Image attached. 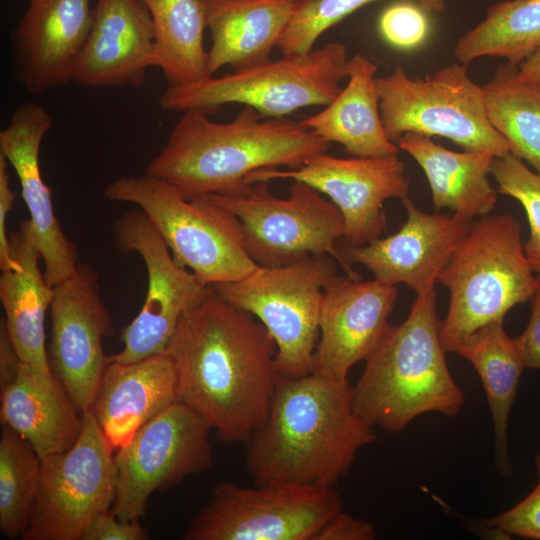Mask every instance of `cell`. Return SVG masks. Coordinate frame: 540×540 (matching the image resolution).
<instances>
[{
	"instance_id": "6da1fadb",
	"label": "cell",
	"mask_w": 540,
	"mask_h": 540,
	"mask_svg": "<svg viewBox=\"0 0 540 540\" xmlns=\"http://www.w3.org/2000/svg\"><path fill=\"white\" fill-rule=\"evenodd\" d=\"M276 351L256 317L213 289L182 317L166 349L177 373L178 401L228 444L246 443L266 420L278 377Z\"/></svg>"
},
{
	"instance_id": "7a4b0ae2",
	"label": "cell",
	"mask_w": 540,
	"mask_h": 540,
	"mask_svg": "<svg viewBox=\"0 0 540 540\" xmlns=\"http://www.w3.org/2000/svg\"><path fill=\"white\" fill-rule=\"evenodd\" d=\"M376 438L353 408L348 379L278 375L268 416L245 443V465L255 484L333 487Z\"/></svg>"
},
{
	"instance_id": "3957f363",
	"label": "cell",
	"mask_w": 540,
	"mask_h": 540,
	"mask_svg": "<svg viewBox=\"0 0 540 540\" xmlns=\"http://www.w3.org/2000/svg\"><path fill=\"white\" fill-rule=\"evenodd\" d=\"M209 116L197 109L182 112L166 144L146 167L145 173L187 199L238 193L253 172L297 169L331 144L300 121L263 118L250 106L226 123Z\"/></svg>"
},
{
	"instance_id": "277c9868",
	"label": "cell",
	"mask_w": 540,
	"mask_h": 540,
	"mask_svg": "<svg viewBox=\"0 0 540 540\" xmlns=\"http://www.w3.org/2000/svg\"><path fill=\"white\" fill-rule=\"evenodd\" d=\"M440 325L436 291L417 295L407 318L365 360L353 408L368 425L397 433L425 413H460L465 394L448 368Z\"/></svg>"
},
{
	"instance_id": "5b68a950",
	"label": "cell",
	"mask_w": 540,
	"mask_h": 540,
	"mask_svg": "<svg viewBox=\"0 0 540 540\" xmlns=\"http://www.w3.org/2000/svg\"><path fill=\"white\" fill-rule=\"evenodd\" d=\"M437 281L450 291L440 325L446 352L479 328L503 322L509 310L531 299L539 284L525 255L521 224L510 214L472 221Z\"/></svg>"
},
{
	"instance_id": "8992f818",
	"label": "cell",
	"mask_w": 540,
	"mask_h": 540,
	"mask_svg": "<svg viewBox=\"0 0 540 540\" xmlns=\"http://www.w3.org/2000/svg\"><path fill=\"white\" fill-rule=\"evenodd\" d=\"M103 194L108 200L138 206L174 260L204 286L239 280L259 267L246 251L240 220L205 196L187 199L147 173L118 178Z\"/></svg>"
},
{
	"instance_id": "52a82bcc",
	"label": "cell",
	"mask_w": 540,
	"mask_h": 540,
	"mask_svg": "<svg viewBox=\"0 0 540 540\" xmlns=\"http://www.w3.org/2000/svg\"><path fill=\"white\" fill-rule=\"evenodd\" d=\"M347 63L346 46L330 42L243 71L168 86L158 105L166 111L197 109L212 115L225 104L239 103L263 118H281L304 107L330 104L347 78Z\"/></svg>"
},
{
	"instance_id": "ba28073f",
	"label": "cell",
	"mask_w": 540,
	"mask_h": 540,
	"mask_svg": "<svg viewBox=\"0 0 540 540\" xmlns=\"http://www.w3.org/2000/svg\"><path fill=\"white\" fill-rule=\"evenodd\" d=\"M336 262L327 254L311 255L284 266H259L211 288L265 326L276 344L278 375L303 377L313 371L324 290L338 276Z\"/></svg>"
},
{
	"instance_id": "9c48e42d",
	"label": "cell",
	"mask_w": 540,
	"mask_h": 540,
	"mask_svg": "<svg viewBox=\"0 0 540 540\" xmlns=\"http://www.w3.org/2000/svg\"><path fill=\"white\" fill-rule=\"evenodd\" d=\"M382 124L397 145L407 132L448 138L466 151H485L495 157L510 153L506 139L491 124L485 90L454 63L425 79H411L400 66L376 77Z\"/></svg>"
},
{
	"instance_id": "30bf717a",
	"label": "cell",
	"mask_w": 540,
	"mask_h": 540,
	"mask_svg": "<svg viewBox=\"0 0 540 540\" xmlns=\"http://www.w3.org/2000/svg\"><path fill=\"white\" fill-rule=\"evenodd\" d=\"M241 222L245 248L261 267H279L311 255L333 257L346 275L361 279L337 247L346 226L339 208L311 185L293 180L289 197L275 196L269 182H255L235 194L205 195Z\"/></svg>"
},
{
	"instance_id": "8fae6325",
	"label": "cell",
	"mask_w": 540,
	"mask_h": 540,
	"mask_svg": "<svg viewBox=\"0 0 540 540\" xmlns=\"http://www.w3.org/2000/svg\"><path fill=\"white\" fill-rule=\"evenodd\" d=\"M216 484L189 521L184 540H313L343 510L333 487L290 483Z\"/></svg>"
},
{
	"instance_id": "7c38bea8",
	"label": "cell",
	"mask_w": 540,
	"mask_h": 540,
	"mask_svg": "<svg viewBox=\"0 0 540 540\" xmlns=\"http://www.w3.org/2000/svg\"><path fill=\"white\" fill-rule=\"evenodd\" d=\"M211 429L180 401L142 426L114 455L117 481L111 511L124 520H140L153 493L210 469Z\"/></svg>"
},
{
	"instance_id": "4fadbf2b",
	"label": "cell",
	"mask_w": 540,
	"mask_h": 540,
	"mask_svg": "<svg viewBox=\"0 0 540 540\" xmlns=\"http://www.w3.org/2000/svg\"><path fill=\"white\" fill-rule=\"evenodd\" d=\"M68 450L41 460L40 481L23 540H81L90 521L112 507L117 481L113 448L92 411Z\"/></svg>"
},
{
	"instance_id": "5bb4252c",
	"label": "cell",
	"mask_w": 540,
	"mask_h": 540,
	"mask_svg": "<svg viewBox=\"0 0 540 540\" xmlns=\"http://www.w3.org/2000/svg\"><path fill=\"white\" fill-rule=\"evenodd\" d=\"M113 241L122 254L137 253L148 279L146 297L136 317L121 330L123 348L110 361L130 363L166 352L182 317L201 304L212 288L202 285L173 258L166 242L141 209L113 222Z\"/></svg>"
},
{
	"instance_id": "9a60e30c",
	"label": "cell",
	"mask_w": 540,
	"mask_h": 540,
	"mask_svg": "<svg viewBox=\"0 0 540 540\" xmlns=\"http://www.w3.org/2000/svg\"><path fill=\"white\" fill-rule=\"evenodd\" d=\"M305 182L339 208L345 220L347 245L359 246L381 236L386 228L384 202L409 198L406 167L396 155L338 158L316 154L297 169H262L250 174L246 183L273 180Z\"/></svg>"
},
{
	"instance_id": "2e32d148",
	"label": "cell",
	"mask_w": 540,
	"mask_h": 540,
	"mask_svg": "<svg viewBox=\"0 0 540 540\" xmlns=\"http://www.w3.org/2000/svg\"><path fill=\"white\" fill-rule=\"evenodd\" d=\"M50 317L51 369L83 412L90 409L110 362L103 340L114 332L92 266L78 263L70 277L53 286Z\"/></svg>"
},
{
	"instance_id": "e0dca14e",
	"label": "cell",
	"mask_w": 540,
	"mask_h": 540,
	"mask_svg": "<svg viewBox=\"0 0 540 540\" xmlns=\"http://www.w3.org/2000/svg\"><path fill=\"white\" fill-rule=\"evenodd\" d=\"M397 286L337 276L324 290L312 373L345 380L377 348L390 325Z\"/></svg>"
},
{
	"instance_id": "ac0fdd59",
	"label": "cell",
	"mask_w": 540,
	"mask_h": 540,
	"mask_svg": "<svg viewBox=\"0 0 540 540\" xmlns=\"http://www.w3.org/2000/svg\"><path fill=\"white\" fill-rule=\"evenodd\" d=\"M407 219L394 234L359 246L339 248L344 260L369 269L374 279L397 286L403 283L417 295L435 291V283L472 221L419 210L402 201Z\"/></svg>"
},
{
	"instance_id": "d6986e66",
	"label": "cell",
	"mask_w": 540,
	"mask_h": 540,
	"mask_svg": "<svg viewBox=\"0 0 540 540\" xmlns=\"http://www.w3.org/2000/svg\"><path fill=\"white\" fill-rule=\"evenodd\" d=\"M92 17L91 0H28L10 34L13 75L28 93L72 81Z\"/></svg>"
},
{
	"instance_id": "ffe728a7",
	"label": "cell",
	"mask_w": 540,
	"mask_h": 540,
	"mask_svg": "<svg viewBox=\"0 0 540 540\" xmlns=\"http://www.w3.org/2000/svg\"><path fill=\"white\" fill-rule=\"evenodd\" d=\"M53 117L39 103L25 102L12 112L0 131V153L13 167L30 214L34 239L44 262V277L53 287L70 277L78 265V249L55 215L51 191L42 179L39 154Z\"/></svg>"
},
{
	"instance_id": "44dd1931",
	"label": "cell",
	"mask_w": 540,
	"mask_h": 540,
	"mask_svg": "<svg viewBox=\"0 0 540 540\" xmlns=\"http://www.w3.org/2000/svg\"><path fill=\"white\" fill-rule=\"evenodd\" d=\"M157 67L155 33L142 0H97L72 81L87 88L141 87Z\"/></svg>"
},
{
	"instance_id": "7402d4cb",
	"label": "cell",
	"mask_w": 540,
	"mask_h": 540,
	"mask_svg": "<svg viewBox=\"0 0 540 540\" xmlns=\"http://www.w3.org/2000/svg\"><path fill=\"white\" fill-rule=\"evenodd\" d=\"M178 401L177 373L167 352L139 361H110L90 407L113 449Z\"/></svg>"
},
{
	"instance_id": "603a6c76",
	"label": "cell",
	"mask_w": 540,
	"mask_h": 540,
	"mask_svg": "<svg viewBox=\"0 0 540 540\" xmlns=\"http://www.w3.org/2000/svg\"><path fill=\"white\" fill-rule=\"evenodd\" d=\"M300 0H204L211 46L206 77L229 65L243 71L271 61Z\"/></svg>"
},
{
	"instance_id": "cb8c5ba5",
	"label": "cell",
	"mask_w": 540,
	"mask_h": 540,
	"mask_svg": "<svg viewBox=\"0 0 540 540\" xmlns=\"http://www.w3.org/2000/svg\"><path fill=\"white\" fill-rule=\"evenodd\" d=\"M0 421L24 438L40 459L70 449L82 429V412L53 374L21 363L16 379L0 393Z\"/></svg>"
},
{
	"instance_id": "d4e9b609",
	"label": "cell",
	"mask_w": 540,
	"mask_h": 540,
	"mask_svg": "<svg viewBox=\"0 0 540 540\" xmlns=\"http://www.w3.org/2000/svg\"><path fill=\"white\" fill-rule=\"evenodd\" d=\"M15 267L3 271L0 277V300L5 311V323L20 359L43 375L53 371L45 347V316L50 308L53 287L40 270L31 222L19 223L9 235Z\"/></svg>"
},
{
	"instance_id": "484cf974",
	"label": "cell",
	"mask_w": 540,
	"mask_h": 540,
	"mask_svg": "<svg viewBox=\"0 0 540 540\" xmlns=\"http://www.w3.org/2000/svg\"><path fill=\"white\" fill-rule=\"evenodd\" d=\"M423 169L435 209L447 208L472 221L490 214L497 203V190L489 175L495 156L485 151L455 152L429 136L407 132L397 142Z\"/></svg>"
},
{
	"instance_id": "4316f807",
	"label": "cell",
	"mask_w": 540,
	"mask_h": 540,
	"mask_svg": "<svg viewBox=\"0 0 540 540\" xmlns=\"http://www.w3.org/2000/svg\"><path fill=\"white\" fill-rule=\"evenodd\" d=\"M376 65L355 54L347 63L348 83L320 112L301 124L328 142L341 144L354 157L396 155L398 146L386 135L375 87Z\"/></svg>"
},
{
	"instance_id": "83f0119b",
	"label": "cell",
	"mask_w": 540,
	"mask_h": 540,
	"mask_svg": "<svg viewBox=\"0 0 540 540\" xmlns=\"http://www.w3.org/2000/svg\"><path fill=\"white\" fill-rule=\"evenodd\" d=\"M453 353L470 362L481 379L493 420L495 466L502 475H510L508 423L525 369L515 339L507 335L503 322H493L465 338Z\"/></svg>"
},
{
	"instance_id": "f1b7e54d",
	"label": "cell",
	"mask_w": 540,
	"mask_h": 540,
	"mask_svg": "<svg viewBox=\"0 0 540 540\" xmlns=\"http://www.w3.org/2000/svg\"><path fill=\"white\" fill-rule=\"evenodd\" d=\"M155 33L157 68L168 86L200 80L206 71L204 0H142Z\"/></svg>"
},
{
	"instance_id": "f546056e",
	"label": "cell",
	"mask_w": 540,
	"mask_h": 540,
	"mask_svg": "<svg viewBox=\"0 0 540 540\" xmlns=\"http://www.w3.org/2000/svg\"><path fill=\"white\" fill-rule=\"evenodd\" d=\"M483 87L488 118L510 153L540 172V85L524 81L518 65L506 61Z\"/></svg>"
},
{
	"instance_id": "4dcf8cb0",
	"label": "cell",
	"mask_w": 540,
	"mask_h": 540,
	"mask_svg": "<svg viewBox=\"0 0 540 540\" xmlns=\"http://www.w3.org/2000/svg\"><path fill=\"white\" fill-rule=\"evenodd\" d=\"M540 47V0H505L493 4L485 18L461 36L454 56L468 65L483 56L518 65Z\"/></svg>"
},
{
	"instance_id": "1f68e13d",
	"label": "cell",
	"mask_w": 540,
	"mask_h": 540,
	"mask_svg": "<svg viewBox=\"0 0 540 540\" xmlns=\"http://www.w3.org/2000/svg\"><path fill=\"white\" fill-rule=\"evenodd\" d=\"M41 459L18 433L3 426L0 438V530L10 540L25 535L36 501Z\"/></svg>"
},
{
	"instance_id": "d6a6232c",
	"label": "cell",
	"mask_w": 540,
	"mask_h": 540,
	"mask_svg": "<svg viewBox=\"0 0 540 540\" xmlns=\"http://www.w3.org/2000/svg\"><path fill=\"white\" fill-rule=\"evenodd\" d=\"M377 0H300L276 48L283 55L311 51L318 38L361 7ZM427 13H441L445 0H416Z\"/></svg>"
},
{
	"instance_id": "836d02e7",
	"label": "cell",
	"mask_w": 540,
	"mask_h": 540,
	"mask_svg": "<svg viewBox=\"0 0 540 540\" xmlns=\"http://www.w3.org/2000/svg\"><path fill=\"white\" fill-rule=\"evenodd\" d=\"M491 175L498 184V192L516 199L525 210L530 234L524 251L533 272L540 278V172L531 170L522 159L509 153L495 157Z\"/></svg>"
},
{
	"instance_id": "e575fe53",
	"label": "cell",
	"mask_w": 540,
	"mask_h": 540,
	"mask_svg": "<svg viewBox=\"0 0 540 540\" xmlns=\"http://www.w3.org/2000/svg\"><path fill=\"white\" fill-rule=\"evenodd\" d=\"M379 31L386 42L398 49L420 46L427 38V12L417 3L401 1L388 6L379 18Z\"/></svg>"
},
{
	"instance_id": "d590c367",
	"label": "cell",
	"mask_w": 540,
	"mask_h": 540,
	"mask_svg": "<svg viewBox=\"0 0 540 540\" xmlns=\"http://www.w3.org/2000/svg\"><path fill=\"white\" fill-rule=\"evenodd\" d=\"M539 476L536 487L511 509L483 520L500 534L540 540V454L535 456Z\"/></svg>"
},
{
	"instance_id": "8d00e7d4",
	"label": "cell",
	"mask_w": 540,
	"mask_h": 540,
	"mask_svg": "<svg viewBox=\"0 0 540 540\" xmlns=\"http://www.w3.org/2000/svg\"><path fill=\"white\" fill-rule=\"evenodd\" d=\"M148 534L139 520H124L111 509L98 513L88 524L81 540H145Z\"/></svg>"
},
{
	"instance_id": "74e56055",
	"label": "cell",
	"mask_w": 540,
	"mask_h": 540,
	"mask_svg": "<svg viewBox=\"0 0 540 540\" xmlns=\"http://www.w3.org/2000/svg\"><path fill=\"white\" fill-rule=\"evenodd\" d=\"M376 528L368 521L340 511L314 536L313 540H374Z\"/></svg>"
},
{
	"instance_id": "f35d334b",
	"label": "cell",
	"mask_w": 540,
	"mask_h": 540,
	"mask_svg": "<svg viewBox=\"0 0 540 540\" xmlns=\"http://www.w3.org/2000/svg\"><path fill=\"white\" fill-rule=\"evenodd\" d=\"M531 297V315L521 335L514 338L525 368L540 369V278Z\"/></svg>"
},
{
	"instance_id": "ab89813d",
	"label": "cell",
	"mask_w": 540,
	"mask_h": 540,
	"mask_svg": "<svg viewBox=\"0 0 540 540\" xmlns=\"http://www.w3.org/2000/svg\"><path fill=\"white\" fill-rule=\"evenodd\" d=\"M7 165L8 161L0 153V268L2 272L16 265L6 228L7 216L16 198V192L10 186Z\"/></svg>"
},
{
	"instance_id": "60d3db41",
	"label": "cell",
	"mask_w": 540,
	"mask_h": 540,
	"mask_svg": "<svg viewBox=\"0 0 540 540\" xmlns=\"http://www.w3.org/2000/svg\"><path fill=\"white\" fill-rule=\"evenodd\" d=\"M22 361L8 331L5 320L0 322V391L17 377Z\"/></svg>"
},
{
	"instance_id": "b9f144b4",
	"label": "cell",
	"mask_w": 540,
	"mask_h": 540,
	"mask_svg": "<svg viewBox=\"0 0 540 540\" xmlns=\"http://www.w3.org/2000/svg\"><path fill=\"white\" fill-rule=\"evenodd\" d=\"M518 70L524 81L540 85V47L518 64Z\"/></svg>"
}]
</instances>
